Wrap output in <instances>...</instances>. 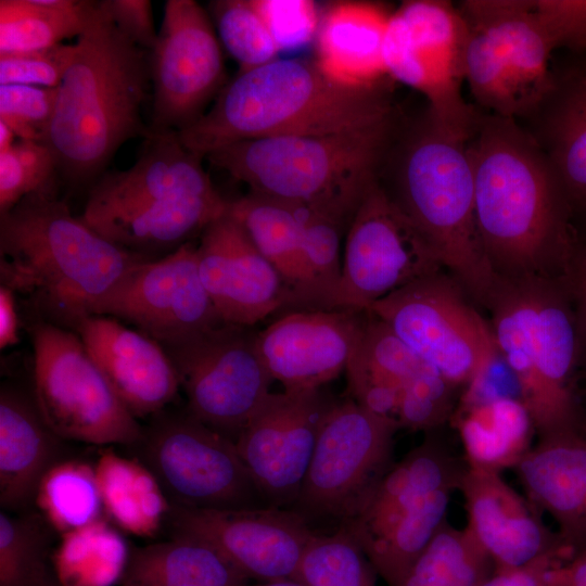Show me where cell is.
<instances>
[{"mask_svg":"<svg viewBox=\"0 0 586 586\" xmlns=\"http://www.w3.org/2000/svg\"><path fill=\"white\" fill-rule=\"evenodd\" d=\"M469 154L477 233L495 273L560 279L578 235L538 142L513 118L481 114Z\"/></svg>","mask_w":586,"mask_h":586,"instance_id":"6da1fadb","label":"cell"},{"mask_svg":"<svg viewBox=\"0 0 586 586\" xmlns=\"http://www.w3.org/2000/svg\"><path fill=\"white\" fill-rule=\"evenodd\" d=\"M72 215L55 193L0 215L1 284L26 296L41 320L76 331L124 276L144 262Z\"/></svg>","mask_w":586,"mask_h":586,"instance_id":"7a4b0ae2","label":"cell"},{"mask_svg":"<svg viewBox=\"0 0 586 586\" xmlns=\"http://www.w3.org/2000/svg\"><path fill=\"white\" fill-rule=\"evenodd\" d=\"M395 117L384 85L349 88L328 78L315 62L276 59L240 71L211 109L178 137L187 149L206 157L246 140L348 132Z\"/></svg>","mask_w":586,"mask_h":586,"instance_id":"3957f363","label":"cell"},{"mask_svg":"<svg viewBox=\"0 0 586 586\" xmlns=\"http://www.w3.org/2000/svg\"><path fill=\"white\" fill-rule=\"evenodd\" d=\"M74 44L44 144L63 176L81 184L102 176L126 141L150 136L141 110L151 72L150 52L116 27L100 1Z\"/></svg>","mask_w":586,"mask_h":586,"instance_id":"277c9868","label":"cell"},{"mask_svg":"<svg viewBox=\"0 0 586 586\" xmlns=\"http://www.w3.org/2000/svg\"><path fill=\"white\" fill-rule=\"evenodd\" d=\"M397 117L348 132L246 140L207 161L245 183L250 193L304 207L347 230L391 152Z\"/></svg>","mask_w":586,"mask_h":586,"instance_id":"5b68a950","label":"cell"},{"mask_svg":"<svg viewBox=\"0 0 586 586\" xmlns=\"http://www.w3.org/2000/svg\"><path fill=\"white\" fill-rule=\"evenodd\" d=\"M473 133L443 123L426 109L402 139L393 187L385 191L467 295L487 308L501 278L489 265L476 228L469 154Z\"/></svg>","mask_w":586,"mask_h":586,"instance_id":"8992f818","label":"cell"},{"mask_svg":"<svg viewBox=\"0 0 586 586\" xmlns=\"http://www.w3.org/2000/svg\"><path fill=\"white\" fill-rule=\"evenodd\" d=\"M487 308L537 436L584 425L573 390L576 316L562 280L501 279Z\"/></svg>","mask_w":586,"mask_h":586,"instance_id":"52a82bcc","label":"cell"},{"mask_svg":"<svg viewBox=\"0 0 586 586\" xmlns=\"http://www.w3.org/2000/svg\"><path fill=\"white\" fill-rule=\"evenodd\" d=\"M467 469L434 437L393 464L344 526L387 586H398L447 522Z\"/></svg>","mask_w":586,"mask_h":586,"instance_id":"ba28073f","label":"cell"},{"mask_svg":"<svg viewBox=\"0 0 586 586\" xmlns=\"http://www.w3.org/2000/svg\"><path fill=\"white\" fill-rule=\"evenodd\" d=\"M34 399L60 438L91 445H138L144 430L117 396L79 335L51 322L33 324Z\"/></svg>","mask_w":586,"mask_h":586,"instance_id":"9c48e42d","label":"cell"},{"mask_svg":"<svg viewBox=\"0 0 586 586\" xmlns=\"http://www.w3.org/2000/svg\"><path fill=\"white\" fill-rule=\"evenodd\" d=\"M368 310L455 387L482 381L499 354L491 323L443 271L377 301Z\"/></svg>","mask_w":586,"mask_h":586,"instance_id":"30bf717a","label":"cell"},{"mask_svg":"<svg viewBox=\"0 0 586 586\" xmlns=\"http://www.w3.org/2000/svg\"><path fill=\"white\" fill-rule=\"evenodd\" d=\"M398 429L359 406L352 397L327 411L298 496L291 507L308 523L346 522L365 504L393 466Z\"/></svg>","mask_w":586,"mask_h":586,"instance_id":"8fae6325","label":"cell"},{"mask_svg":"<svg viewBox=\"0 0 586 586\" xmlns=\"http://www.w3.org/2000/svg\"><path fill=\"white\" fill-rule=\"evenodd\" d=\"M467 33L450 2L404 1L391 14L383 53L390 78L421 93L437 119L473 133L481 114L461 92Z\"/></svg>","mask_w":586,"mask_h":586,"instance_id":"7c38bea8","label":"cell"},{"mask_svg":"<svg viewBox=\"0 0 586 586\" xmlns=\"http://www.w3.org/2000/svg\"><path fill=\"white\" fill-rule=\"evenodd\" d=\"M140 445L144 464L171 505L201 509L267 506L235 443L188 411L155 415Z\"/></svg>","mask_w":586,"mask_h":586,"instance_id":"4fadbf2b","label":"cell"},{"mask_svg":"<svg viewBox=\"0 0 586 586\" xmlns=\"http://www.w3.org/2000/svg\"><path fill=\"white\" fill-rule=\"evenodd\" d=\"M188 412L233 442L265 404L273 379L257 348V331L221 323L166 347Z\"/></svg>","mask_w":586,"mask_h":586,"instance_id":"5bb4252c","label":"cell"},{"mask_svg":"<svg viewBox=\"0 0 586 586\" xmlns=\"http://www.w3.org/2000/svg\"><path fill=\"white\" fill-rule=\"evenodd\" d=\"M443 269L430 243L378 181L346 230L333 307L368 310L377 301Z\"/></svg>","mask_w":586,"mask_h":586,"instance_id":"9a60e30c","label":"cell"},{"mask_svg":"<svg viewBox=\"0 0 586 586\" xmlns=\"http://www.w3.org/2000/svg\"><path fill=\"white\" fill-rule=\"evenodd\" d=\"M153 85L150 133L179 132L204 113L224 88L221 43L212 20L194 0H167L150 52Z\"/></svg>","mask_w":586,"mask_h":586,"instance_id":"2e32d148","label":"cell"},{"mask_svg":"<svg viewBox=\"0 0 586 586\" xmlns=\"http://www.w3.org/2000/svg\"><path fill=\"white\" fill-rule=\"evenodd\" d=\"M97 315L122 319L164 348L224 323L202 282L192 241L131 268Z\"/></svg>","mask_w":586,"mask_h":586,"instance_id":"e0dca14e","label":"cell"},{"mask_svg":"<svg viewBox=\"0 0 586 586\" xmlns=\"http://www.w3.org/2000/svg\"><path fill=\"white\" fill-rule=\"evenodd\" d=\"M173 535L198 538L219 551L249 579H295L304 550L316 533L292 509L262 506L201 509L170 504Z\"/></svg>","mask_w":586,"mask_h":586,"instance_id":"ac0fdd59","label":"cell"},{"mask_svg":"<svg viewBox=\"0 0 586 586\" xmlns=\"http://www.w3.org/2000/svg\"><path fill=\"white\" fill-rule=\"evenodd\" d=\"M334 402L321 388L272 392L238 436L240 457L267 506L294 505Z\"/></svg>","mask_w":586,"mask_h":586,"instance_id":"d6986e66","label":"cell"},{"mask_svg":"<svg viewBox=\"0 0 586 586\" xmlns=\"http://www.w3.org/2000/svg\"><path fill=\"white\" fill-rule=\"evenodd\" d=\"M196 257L202 282L224 322L253 328L280 309L293 310L281 276L228 213L203 230Z\"/></svg>","mask_w":586,"mask_h":586,"instance_id":"ffe728a7","label":"cell"},{"mask_svg":"<svg viewBox=\"0 0 586 586\" xmlns=\"http://www.w3.org/2000/svg\"><path fill=\"white\" fill-rule=\"evenodd\" d=\"M368 310H289L257 331V348L285 391L321 388L346 370Z\"/></svg>","mask_w":586,"mask_h":586,"instance_id":"44dd1931","label":"cell"},{"mask_svg":"<svg viewBox=\"0 0 586 586\" xmlns=\"http://www.w3.org/2000/svg\"><path fill=\"white\" fill-rule=\"evenodd\" d=\"M75 332L137 419L157 415L176 398L180 390L176 368L155 340L101 315L86 318Z\"/></svg>","mask_w":586,"mask_h":586,"instance_id":"7402d4cb","label":"cell"},{"mask_svg":"<svg viewBox=\"0 0 586 586\" xmlns=\"http://www.w3.org/2000/svg\"><path fill=\"white\" fill-rule=\"evenodd\" d=\"M178 132L150 133L138 161L128 169L103 174L90 189L81 220L91 226L143 204L214 193L202 161Z\"/></svg>","mask_w":586,"mask_h":586,"instance_id":"603a6c76","label":"cell"},{"mask_svg":"<svg viewBox=\"0 0 586 586\" xmlns=\"http://www.w3.org/2000/svg\"><path fill=\"white\" fill-rule=\"evenodd\" d=\"M458 491L464 499L466 527L488 555L494 569L518 568L565 547L501 472L467 467Z\"/></svg>","mask_w":586,"mask_h":586,"instance_id":"cb8c5ba5","label":"cell"},{"mask_svg":"<svg viewBox=\"0 0 586 586\" xmlns=\"http://www.w3.org/2000/svg\"><path fill=\"white\" fill-rule=\"evenodd\" d=\"M513 469L562 545L574 555L586 550V424L538 437Z\"/></svg>","mask_w":586,"mask_h":586,"instance_id":"d4e9b609","label":"cell"},{"mask_svg":"<svg viewBox=\"0 0 586 586\" xmlns=\"http://www.w3.org/2000/svg\"><path fill=\"white\" fill-rule=\"evenodd\" d=\"M393 11L371 1H339L321 14L316 36L318 68L339 85L369 89L387 75L384 39Z\"/></svg>","mask_w":586,"mask_h":586,"instance_id":"484cf974","label":"cell"},{"mask_svg":"<svg viewBox=\"0 0 586 586\" xmlns=\"http://www.w3.org/2000/svg\"><path fill=\"white\" fill-rule=\"evenodd\" d=\"M433 370L432 366L368 310L345 370L349 397L367 411L398 429L397 418L403 402Z\"/></svg>","mask_w":586,"mask_h":586,"instance_id":"4316f807","label":"cell"},{"mask_svg":"<svg viewBox=\"0 0 586 586\" xmlns=\"http://www.w3.org/2000/svg\"><path fill=\"white\" fill-rule=\"evenodd\" d=\"M573 209L586 212V60L553 68L550 90L531 117Z\"/></svg>","mask_w":586,"mask_h":586,"instance_id":"83f0119b","label":"cell"},{"mask_svg":"<svg viewBox=\"0 0 586 586\" xmlns=\"http://www.w3.org/2000/svg\"><path fill=\"white\" fill-rule=\"evenodd\" d=\"M218 191L143 204L89 226L122 250L146 260L176 251L227 213Z\"/></svg>","mask_w":586,"mask_h":586,"instance_id":"f1b7e54d","label":"cell"},{"mask_svg":"<svg viewBox=\"0 0 586 586\" xmlns=\"http://www.w3.org/2000/svg\"><path fill=\"white\" fill-rule=\"evenodd\" d=\"M534 0H466L458 8L466 22L492 31L512 67L526 117L538 110L551 88L556 50L538 22Z\"/></svg>","mask_w":586,"mask_h":586,"instance_id":"f546056e","label":"cell"},{"mask_svg":"<svg viewBox=\"0 0 586 586\" xmlns=\"http://www.w3.org/2000/svg\"><path fill=\"white\" fill-rule=\"evenodd\" d=\"M58 437L43 420L34 397L4 385L0 391V504L25 508L56 462Z\"/></svg>","mask_w":586,"mask_h":586,"instance_id":"4dcf8cb0","label":"cell"},{"mask_svg":"<svg viewBox=\"0 0 586 586\" xmlns=\"http://www.w3.org/2000/svg\"><path fill=\"white\" fill-rule=\"evenodd\" d=\"M227 213L281 276L293 310L327 309L308 265L296 206L249 193L228 202Z\"/></svg>","mask_w":586,"mask_h":586,"instance_id":"1f68e13d","label":"cell"},{"mask_svg":"<svg viewBox=\"0 0 586 586\" xmlns=\"http://www.w3.org/2000/svg\"><path fill=\"white\" fill-rule=\"evenodd\" d=\"M119 586H251V583L211 545L173 535L169 540L131 549Z\"/></svg>","mask_w":586,"mask_h":586,"instance_id":"d6a6232c","label":"cell"},{"mask_svg":"<svg viewBox=\"0 0 586 586\" xmlns=\"http://www.w3.org/2000/svg\"><path fill=\"white\" fill-rule=\"evenodd\" d=\"M456 426L467 467L496 472L517 466L532 447L535 432L526 408L511 396L462 406Z\"/></svg>","mask_w":586,"mask_h":586,"instance_id":"836d02e7","label":"cell"},{"mask_svg":"<svg viewBox=\"0 0 586 586\" xmlns=\"http://www.w3.org/2000/svg\"><path fill=\"white\" fill-rule=\"evenodd\" d=\"M94 471L104 512L114 525L149 538L167 523L170 502L144 463L106 449L99 455Z\"/></svg>","mask_w":586,"mask_h":586,"instance_id":"e575fe53","label":"cell"},{"mask_svg":"<svg viewBox=\"0 0 586 586\" xmlns=\"http://www.w3.org/2000/svg\"><path fill=\"white\" fill-rule=\"evenodd\" d=\"M95 1L1 0L0 54L41 50L78 38Z\"/></svg>","mask_w":586,"mask_h":586,"instance_id":"d590c367","label":"cell"},{"mask_svg":"<svg viewBox=\"0 0 586 586\" xmlns=\"http://www.w3.org/2000/svg\"><path fill=\"white\" fill-rule=\"evenodd\" d=\"M130 551L116 525L101 518L62 534L51 557L60 586H113L120 583Z\"/></svg>","mask_w":586,"mask_h":586,"instance_id":"8d00e7d4","label":"cell"},{"mask_svg":"<svg viewBox=\"0 0 586 586\" xmlns=\"http://www.w3.org/2000/svg\"><path fill=\"white\" fill-rule=\"evenodd\" d=\"M48 524L61 535L103 518L94 466L58 460L42 476L35 495Z\"/></svg>","mask_w":586,"mask_h":586,"instance_id":"74e56055","label":"cell"},{"mask_svg":"<svg viewBox=\"0 0 586 586\" xmlns=\"http://www.w3.org/2000/svg\"><path fill=\"white\" fill-rule=\"evenodd\" d=\"M493 571L491 558L468 528L446 522L398 586H480Z\"/></svg>","mask_w":586,"mask_h":586,"instance_id":"f35d334b","label":"cell"},{"mask_svg":"<svg viewBox=\"0 0 586 586\" xmlns=\"http://www.w3.org/2000/svg\"><path fill=\"white\" fill-rule=\"evenodd\" d=\"M466 25L463 74L474 100L491 114L513 119L526 117L512 67L501 43L488 29L467 22Z\"/></svg>","mask_w":586,"mask_h":586,"instance_id":"ab89813d","label":"cell"},{"mask_svg":"<svg viewBox=\"0 0 586 586\" xmlns=\"http://www.w3.org/2000/svg\"><path fill=\"white\" fill-rule=\"evenodd\" d=\"M377 572L344 526L332 534L315 533L294 581L305 586H374Z\"/></svg>","mask_w":586,"mask_h":586,"instance_id":"60d3db41","label":"cell"},{"mask_svg":"<svg viewBox=\"0 0 586 586\" xmlns=\"http://www.w3.org/2000/svg\"><path fill=\"white\" fill-rule=\"evenodd\" d=\"M0 586H60L37 521L0 513Z\"/></svg>","mask_w":586,"mask_h":586,"instance_id":"b9f144b4","label":"cell"},{"mask_svg":"<svg viewBox=\"0 0 586 586\" xmlns=\"http://www.w3.org/2000/svg\"><path fill=\"white\" fill-rule=\"evenodd\" d=\"M220 43L240 64V71L276 60L280 52L252 0H219L211 3Z\"/></svg>","mask_w":586,"mask_h":586,"instance_id":"7bdbcfd3","label":"cell"},{"mask_svg":"<svg viewBox=\"0 0 586 586\" xmlns=\"http://www.w3.org/2000/svg\"><path fill=\"white\" fill-rule=\"evenodd\" d=\"M58 163L51 149L37 141L18 140L0 152V215L23 199L55 193Z\"/></svg>","mask_w":586,"mask_h":586,"instance_id":"ee69618b","label":"cell"},{"mask_svg":"<svg viewBox=\"0 0 586 586\" xmlns=\"http://www.w3.org/2000/svg\"><path fill=\"white\" fill-rule=\"evenodd\" d=\"M56 88L0 86V122L20 140L44 143L56 104Z\"/></svg>","mask_w":586,"mask_h":586,"instance_id":"f6af8a7d","label":"cell"},{"mask_svg":"<svg viewBox=\"0 0 586 586\" xmlns=\"http://www.w3.org/2000/svg\"><path fill=\"white\" fill-rule=\"evenodd\" d=\"M75 54V44L0 54V86L58 88Z\"/></svg>","mask_w":586,"mask_h":586,"instance_id":"bcb514c9","label":"cell"},{"mask_svg":"<svg viewBox=\"0 0 586 586\" xmlns=\"http://www.w3.org/2000/svg\"><path fill=\"white\" fill-rule=\"evenodd\" d=\"M280 51L303 47L316 38L321 15L308 0H252Z\"/></svg>","mask_w":586,"mask_h":586,"instance_id":"7dc6e473","label":"cell"},{"mask_svg":"<svg viewBox=\"0 0 586 586\" xmlns=\"http://www.w3.org/2000/svg\"><path fill=\"white\" fill-rule=\"evenodd\" d=\"M533 9L556 49L586 52V0H534Z\"/></svg>","mask_w":586,"mask_h":586,"instance_id":"c3c4849f","label":"cell"},{"mask_svg":"<svg viewBox=\"0 0 586 586\" xmlns=\"http://www.w3.org/2000/svg\"><path fill=\"white\" fill-rule=\"evenodd\" d=\"M572 552L561 547L511 569H494L480 586H564Z\"/></svg>","mask_w":586,"mask_h":586,"instance_id":"681fc988","label":"cell"},{"mask_svg":"<svg viewBox=\"0 0 586 586\" xmlns=\"http://www.w3.org/2000/svg\"><path fill=\"white\" fill-rule=\"evenodd\" d=\"M116 27L133 43L151 52L156 44L157 34L150 0H102L100 1Z\"/></svg>","mask_w":586,"mask_h":586,"instance_id":"f907efd6","label":"cell"},{"mask_svg":"<svg viewBox=\"0 0 586 586\" xmlns=\"http://www.w3.org/2000/svg\"><path fill=\"white\" fill-rule=\"evenodd\" d=\"M572 300L577 324L579 361H586V244L578 238L575 242L562 277Z\"/></svg>","mask_w":586,"mask_h":586,"instance_id":"816d5d0a","label":"cell"},{"mask_svg":"<svg viewBox=\"0 0 586 586\" xmlns=\"http://www.w3.org/2000/svg\"><path fill=\"white\" fill-rule=\"evenodd\" d=\"M18 342V315L15 293L0 284V347L1 349Z\"/></svg>","mask_w":586,"mask_h":586,"instance_id":"f5cc1de1","label":"cell"},{"mask_svg":"<svg viewBox=\"0 0 586 586\" xmlns=\"http://www.w3.org/2000/svg\"><path fill=\"white\" fill-rule=\"evenodd\" d=\"M565 586H586V550L574 555L568 562Z\"/></svg>","mask_w":586,"mask_h":586,"instance_id":"db71d44e","label":"cell"},{"mask_svg":"<svg viewBox=\"0 0 586 586\" xmlns=\"http://www.w3.org/2000/svg\"><path fill=\"white\" fill-rule=\"evenodd\" d=\"M15 137L12 129L0 122V152L10 149L16 142Z\"/></svg>","mask_w":586,"mask_h":586,"instance_id":"11a10c76","label":"cell"},{"mask_svg":"<svg viewBox=\"0 0 586 586\" xmlns=\"http://www.w3.org/2000/svg\"><path fill=\"white\" fill-rule=\"evenodd\" d=\"M251 586H305V585L294 579H286V581L270 582V583L251 584Z\"/></svg>","mask_w":586,"mask_h":586,"instance_id":"9f6ffc18","label":"cell"}]
</instances>
